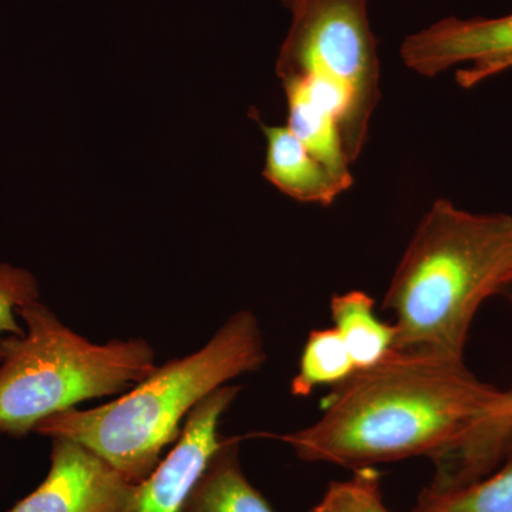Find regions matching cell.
<instances>
[{
  "label": "cell",
  "instance_id": "1",
  "mask_svg": "<svg viewBox=\"0 0 512 512\" xmlns=\"http://www.w3.org/2000/svg\"><path fill=\"white\" fill-rule=\"evenodd\" d=\"M500 394L463 359L393 350L336 386L315 423L278 439L302 460L352 470L413 457L437 461L466 440Z\"/></svg>",
  "mask_w": 512,
  "mask_h": 512
},
{
  "label": "cell",
  "instance_id": "2",
  "mask_svg": "<svg viewBox=\"0 0 512 512\" xmlns=\"http://www.w3.org/2000/svg\"><path fill=\"white\" fill-rule=\"evenodd\" d=\"M511 242V215L434 202L384 296L383 308L394 318V350L463 359L478 309L504 288Z\"/></svg>",
  "mask_w": 512,
  "mask_h": 512
},
{
  "label": "cell",
  "instance_id": "3",
  "mask_svg": "<svg viewBox=\"0 0 512 512\" xmlns=\"http://www.w3.org/2000/svg\"><path fill=\"white\" fill-rule=\"evenodd\" d=\"M266 362L254 313L231 316L191 355L157 366L119 399L90 410H66L37 424L40 436L64 437L92 450L128 483H140L177 443L181 423L208 394Z\"/></svg>",
  "mask_w": 512,
  "mask_h": 512
},
{
  "label": "cell",
  "instance_id": "4",
  "mask_svg": "<svg viewBox=\"0 0 512 512\" xmlns=\"http://www.w3.org/2000/svg\"><path fill=\"white\" fill-rule=\"evenodd\" d=\"M23 336L0 343V433L25 437L76 404L126 393L156 369L146 339L93 343L40 301L18 309Z\"/></svg>",
  "mask_w": 512,
  "mask_h": 512
},
{
  "label": "cell",
  "instance_id": "5",
  "mask_svg": "<svg viewBox=\"0 0 512 512\" xmlns=\"http://www.w3.org/2000/svg\"><path fill=\"white\" fill-rule=\"evenodd\" d=\"M292 23L279 53L281 79L312 76L335 86L349 104L345 147L355 163L380 100L377 40L367 0H282Z\"/></svg>",
  "mask_w": 512,
  "mask_h": 512
},
{
  "label": "cell",
  "instance_id": "6",
  "mask_svg": "<svg viewBox=\"0 0 512 512\" xmlns=\"http://www.w3.org/2000/svg\"><path fill=\"white\" fill-rule=\"evenodd\" d=\"M241 387L225 384L208 394L185 419L180 439L156 470L126 493L110 512H181L191 488L221 446L222 416L235 402Z\"/></svg>",
  "mask_w": 512,
  "mask_h": 512
},
{
  "label": "cell",
  "instance_id": "7",
  "mask_svg": "<svg viewBox=\"0 0 512 512\" xmlns=\"http://www.w3.org/2000/svg\"><path fill=\"white\" fill-rule=\"evenodd\" d=\"M400 56L410 70L424 77L473 62V69L458 73V82L474 86L512 67V13L494 19H441L407 36Z\"/></svg>",
  "mask_w": 512,
  "mask_h": 512
},
{
  "label": "cell",
  "instance_id": "8",
  "mask_svg": "<svg viewBox=\"0 0 512 512\" xmlns=\"http://www.w3.org/2000/svg\"><path fill=\"white\" fill-rule=\"evenodd\" d=\"M128 481L92 450L52 437L50 470L42 484L6 512H110Z\"/></svg>",
  "mask_w": 512,
  "mask_h": 512
},
{
  "label": "cell",
  "instance_id": "9",
  "mask_svg": "<svg viewBox=\"0 0 512 512\" xmlns=\"http://www.w3.org/2000/svg\"><path fill=\"white\" fill-rule=\"evenodd\" d=\"M282 83L289 107L286 127L333 173L353 183L345 147L349 123L346 97L318 77H288Z\"/></svg>",
  "mask_w": 512,
  "mask_h": 512
},
{
  "label": "cell",
  "instance_id": "10",
  "mask_svg": "<svg viewBox=\"0 0 512 512\" xmlns=\"http://www.w3.org/2000/svg\"><path fill=\"white\" fill-rule=\"evenodd\" d=\"M268 140L264 177L293 200L329 207L353 183L318 160L288 127L266 126Z\"/></svg>",
  "mask_w": 512,
  "mask_h": 512
},
{
  "label": "cell",
  "instance_id": "11",
  "mask_svg": "<svg viewBox=\"0 0 512 512\" xmlns=\"http://www.w3.org/2000/svg\"><path fill=\"white\" fill-rule=\"evenodd\" d=\"M512 451V389L501 392L491 412L466 440L436 461L431 490L466 487L490 476ZM429 487V488H430Z\"/></svg>",
  "mask_w": 512,
  "mask_h": 512
},
{
  "label": "cell",
  "instance_id": "12",
  "mask_svg": "<svg viewBox=\"0 0 512 512\" xmlns=\"http://www.w3.org/2000/svg\"><path fill=\"white\" fill-rule=\"evenodd\" d=\"M239 441L222 439L181 512H274L242 471Z\"/></svg>",
  "mask_w": 512,
  "mask_h": 512
},
{
  "label": "cell",
  "instance_id": "13",
  "mask_svg": "<svg viewBox=\"0 0 512 512\" xmlns=\"http://www.w3.org/2000/svg\"><path fill=\"white\" fill-rule=\"evenodd\" d=\"M330 315L340 338L348 348L356 372L379 365L394 350L393 323L377 318L375 301L369 293L350 291L330 301Z\"/></svg>",
  "mask_w": 512,
  "mask_h": 512
},
{
  "label": "cell",
  "instance_id": "14",
  "mask_svg": "<svg viewBox=\"0 0 512 512\" xmlns=\"http://www.w3.org/2000/svg\"><path fill=\"white\" fill-rule=\"evenodd\" d=\"M355 373V363L338 330L315 329L303 346L291 393L295 397H308L316 387L339 386Z\"/></svg>",
  "mask_w": 512,
  "mask_h": 512
},
{
  "label": "cell",
  "instance_id": "15",
  "mask_svg": "<svg viewBox=\"0 0 512 512\" xmlns=\"http://www.w3.org/2000/svg\"><path fill=\"white\" fill-rule=\"evenodd\" d=\"M414 512H512V460L497 473L457 490L424 488Z\"/></svg>",
  "mask_w": 512,
  "mask_h": 512
},
{
  "label": "cell",
  "instance_id": "16",
  "mask_svg": "<svg viewBox=\"0 0 512 512\" xmlns=\"http://www.w3.org/2000/svg\"><path fill=\"white\" fill-rule=\"evenodd\" d=\"M380 477L375 467L353 470L348 480L329 484L311 512H390L383 503Z\"/></svg>",
  "mask_w": 512,
  "mask_h": 512
},
{
  "label": "cell",
  "instance_id": "17",
  "mask_svg": "<svg viewBox=\"0 0 512 512\" xmlns=\"http://www.w3.org/2000/svg\"><path fill=\"white\" fill-rule=\"evenodd\" d=\"M39 301L35 276L22 268L0 262V343L3 335L23 336L26 330L16 320L22 306Z\"/></svg>",
  "mask_w": 512,
  "mask_h": 512
},
{
  "label": "cell",
  "instance_id": "18",
  "mask_svg": "<svg viewBox=\"0 0 512 512\" xmlns=\"http://www.w3.org/2000/svg\"><path fill=\"white\" fill-rule=\"evenodd\" d=\"M512 284V242L510 251H508L507 261H505L504 272H503V286Z\"/></svg>",
  "mask_w": 512,
  "mask_h": 512
}]
</instances>
